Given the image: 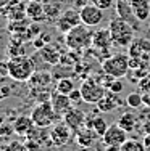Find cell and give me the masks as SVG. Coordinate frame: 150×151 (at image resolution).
Returning a JSON list of instances; mask_svg holds the SVG:
<instances>
[{
  "label": "cell",
  "instance_id": "6da1fadb",
  "mask_svg": "<svg viewBox=\"0 0 150 151\" xmlns=\"http://www.w3.org/2000/svg\"><path fill=\"white\" fill-rule=\"evenodd\" d=\"M108 31L112 35L113 45L116 47L128 48L134 40V26L123 18H113L108 23Z\"/></svg>",
  "mask_w": 150,
  "mask_h": 151
},
{
  "label": "cell",
  "instance_id": "7a4b0ae2",
  "mask_svg": "<svg viewBox=\"0 0 150 151\" xmlns=\"http://www.w3.org/2000/svg\"><path fill=\"white\" fill-rule=\"evenodd\" d=\"M8 69H10V77L16 82H26L36 73V63L33 58L26 55L21 56H13L8 60Z\"/></svg>",
  "mask_w": 150,
  "mask_h": 151
},
{
  "label": "cell",
  "instance_id": "3957f363",
  "mask_svg": "<svg viewBox=\"0 0 150 151\" xmlns=\"http://www.w3.org/2000/svg\"><path fill=\"white\" fill-rule=\"evenodd\" d=\"M92 37H94V32L87 29V26L79 24L65 34V44L71 52H83L92 47Z\"/></svg>",
  "mask_w": 150,
  "mask_h": 151
},
{
  "label": "cell",
  "instance_id": "277c9868",
  "mask_svg": "<svg viewBox=\"0 0 150 151\" xmlns=\"http://www.w3.org/2000/svg\"><path fill=\"white\" fill-rule=\"evenodd\" d=\"M102 73L112 76L115 79H121L129 73V55L116 53L102 61Z\"/></svg>",
  "mask_w": 150,
  "mask_h": 151
},
{
  "label": "cell",
  "instance_id": "5b68a950",
  "mask_svg": "<svg viewBox=\"0 0 150 151\" xmlns=\"http://www.w3.org/2000/svg\"><path fill=\"white\" fill-rule=\"evenodd\" d=\"M31 119H33L34 125H37V127L49 129L53 122L58 119V116H57L55 109H53L52 103L49 100V101L37 103V106H34V109L31 111Z\"/></svg>",
  "mask_w": 150,
  "mask_h": 151
},
{
  "label": "cell",
  "instance_id": "8992f818",
  "mask_svg": "<svg viewBox=\"0 0 150 151\" xmlns=\"http://www.w3.org/2000/svg\"><path fill=\"white\" fill-rule=\"evenodd\" d=\"M79 90H81V93H83L84 103H89V105H97L107 93V88L100 84L97 79H92V77L83 81Z\"/></svg>",
  "mask_w": 150,
  "mask_h": 151
},
{
  "label": "cell",
  "instance_id": "52a82bcc",
  "mask_svg": "<svg viewBox=\"0 0 150 151\" xmlns=\"http://www.w3.org/2000/svg\"><path fill=\"white\" fill-rule=\"evenodd\" d=\"M81 23V15L78 10L74 8H68L65 12L60 15V18L55 21V26L57 29L60 32H63V34H66V32H70L71 29H74L76 26H79Z\"/></svg>",
  "mask_w": 150,
  "mask_h": 151
},
{
  "label": "cell",
  "instance_id": "ba28073f",
  "mask_svg": "<svg viewBox=\"0 0 150 151\" xmlns=\"http://www.w3.org/2000/svg\"><path fill=\"white\" fill-rule=\"evenodd\" d=\"M71 130L65 122H58L52 127L50 130V146H55V148H63L70 143L71 140Z\"/></svg>",
  "mask_w": 150,
  "mask_h": 151
},
{
  "label": "cell",
  "instance_id": "9c48e42d",
  "mask_svg": "<svg viewBox=\"0 0 150 151\" xmlns=\"http://www.w3.org/2000/svg\"><path fill=\"white\" fill-rule=\"evenodd\" d=\"M128 48H129V58H139L145 68H149V63H150V42L149 40L134 39Z\"/></svg>",
  "mask_w": 150,
  "mask_h": 151
},
{
  "label": "cell",
  "instance_id": "30bf717a",
  "mask_svg": "<svg viewBox=\"0 0 150 151\" xmlns=\"http://www.w3.org/2000/svg\"><path fill=\"white\" fill-rule=\"evenodd\" d=\"M79 15H81V23L87 27H95L103 21V10L99 8L94 3L83 6L79 10Z\"/></svg>",
  "mask_w": 150,
  "mask_h": 151
},
{
  "label": "cell",
  "instance_id": "8fae6325",
  "mask_svg": "<svg viewBox=\"0 0 150 151\" xmlns=\"http://www.w3.org/2000/svg\"><path fill=\"white\" fill-rule=\"evenodd\" d=\"M113 45L112 42V35H110L108 29H100L94 32L92 37V48L99 53H103V58H108L110 55V47Z\"/></svg>",
  "mask_w": 150,
  "mask_h": 151
},
{
  "label": "cell",
  "instance_id": "7c38bea8",
  "mask_svg": "<svg viewBox=\"0 0 150 151\" xmlns=\"http://www.w3.org/2000/svg\"><path fill=\"white\" fill-rule=\"evenodd\" d=\"M102 140H103V146H121L128 140V132H124L118 125V122H115V124L108 125Z\"/></svg>",
  "mask_w": 150,
  "mask_h": 151
},
{
  "label": "cell",
  "instance_id": "4fadbf2b",
  "mask_svg": "<svg viewBox=\"0 0 150 151\" xmlns=\"http://www.w3.org/2000/svg\"><path fill=\"white\" fill-rule=\"evenodd\" d=\"M50 103H52V106H53V109H55L58 119H60V117H63L68 111L73 108V103H71L70 96L63 95V93H58V92L50 93Z\"/></svg>",
  "mask_w": 150,
  "mask_h": 151
},
{
  "label": "cell",
  "instance_id": "5bb4252c",
  "mask_svg": "<svg viewBox=\"0 0 150 151\" xmlns=\"http://www.w3.org/2000/svg\"><path fill=\"white\" fill-rule=\"evenodd\" d=\"M121 105H123V100L118 96V93H113L110 90H107L105 96L97 103V109L100 113H112V111L118 109Z\"/></svg>",
  "mask_w": 150,
  "mask_h": 151
},
{
  "label": "cell",
  "instance_id": "9a60e30c",
  "mask_svg": "<svg viewBox=\"0 0 150 151\" xmlns=\"http://www.w3.org/2000/svg\"><path fill=\"white\" fill-rule=\"evenodd\" d=\"M63 122L68 125V127L71 129L73 132H76V130H79L81 127L84 125V119H86V114L83 113L81 109H78V108H71L70 111L65 114V116L62 117Z\"/></svg>",
  "mask_w": 150,
  "mask_h": 151
},
{
  "label": "cell",
  "instance_id": "2e32d148",
  "mask_svg": "<svg viewBox=\"0 0 150 151\" xmlns=\"http://www.w3.org/2000/svg\"><path fill=\"white\" fill-rule=\"evenodd\" d=\"M97 138H100V137L95 134L92 129L81 127L79 130H76V145L81 146V148H84V150L91 148V146L97 142Z\"/></svg>",
  "mask_w": 150,
  "mask_h": 151
},
{
  "label": "cell",
  "instance_id": "e0dca14e",
  "mask_svg": "<svg viewBox=\"0 0 150 151\" xmlns=\"http://www.w3.org/2000/svg\"><path fill=\"white\" fill-rule=\"evenodd\" d=\"M134 18L137 21H147L150 16V2L149 0H131Z\"/></svg>",
  "mask_w": 150,
  "mask_h": 151
},
{
  "label": "cell",
  "instance_id": "ac0fdd59",
  "mask_svg": "<svg viewBox=\"0 0 150 151\" xmlns=\"http://www.w3.org/2000/svg\"><path fill=\"white\" fill-rule=\"evenodd\" d=\"M26 18H29L31 21H47L44 13V3L41 2H29L26 5Z\"/></svg>",
  "mask_w": 150,
  "mask_h": 151
},
{
  "label": "cell",
  "instance_id": "d6986e66",
  "mask_svg": "<svg viewBox=\"0 0 150 151\" xmlns=\"http://www.w3.org/2000/svg\"><path fill=\"white\" fill-rule=\"evenodd\" d=\"M33 127H34V122L31 119V116H20L13 122L15 134H18V135H28L33 130Z\"/></svg>",
  "mask_w": 150,
  "mask_h": 151
},
{
  "label": "cell",
  "instance_id": "ffe728a7",
  "mask_svg": "<svg viewBox=\"0 0 150 151\" xmlns=\"http://www.w3.org/2000/svg\"><path fill=\"white\" fill-rule=\"evenodd\" d=\"M118 125H120L124 132L131 134V132H134L136 127H137V117H136V114H133V113H124V114H121L120 119H118Z\"/></svg>",
  "mask_w": 150,
  "mask_h": 151
},
{
  "label": "cell",
  "instance_id": "44dd1931",
  "mask_svg": "<svg viewBox=\"0 0 150 151\" xmlns=\"http://www.w3.org/2000/svg\"><path fill=\"white\" fill-rule=\"evenodd\" d=\"M39 55H41V58L44 60L45 63L53 64V66L58 64V61L62 60V55H60V53L57 52L52 45H45L44 48H41V50H39Z\"/></svg>",
  "mask_w": 150,
  "mask_h": 151
},
{
  "label": "cell",
  "instance_id": "7402d4cb",
  "mask_svg": "<svg viewBox=\"0 0 150 151\" xmlns=\"http://www.w3.org/2000/svg\"><path fill=\"white\" fill-rule=\"evenodd\" d=\"M44 13H45V18L47 21H53L55 23L57 19L62 15V3L60 2H47L44 3Z\"/></svg>",
  "mask_w": 150,
  "mask_h": 151
},
{
  "label": "cell",
  "instance_id": "603a6c76",
  "mask_svg": "<svg viewBox=\"0 0 150 151\" xmlns=\"http://www.w3.org/2000/svg\"><path fill=\"white\" fill-rule=\"evenodd\" d=\"M74 82L71 77H63V79H58L57 81V85H55V90L58 93H63V95H70L71 92L74 90Z\"/></svg>",
  "mask_w": 150,
  "mask_h": 151
},
{
  "label": "cell",
  "instance_id": "cb8c5ba5",
  "mask_svg": "<svg viewBox=\"0 0 150 151\" xmlns=\"http://www.w3.org/2000/svg\"><path fill=\"white\" fill-rule=\"evenodd\" d=\"M124 103H126L129 108H133V109H139V108H142V106H144V98H142V93L141 92H131V93H128Z\"/></svg>",
  "mask_w": 150,
  "mask_h": 151
},
{
  "label": "cell",
  "instance_id": "d4e9b609",
  "mask_svg": "<svg viewBox=\"0 0 150 151\" xmlns=\"http://www.w3.org/2000/svg\"><path fill=\"white\" fill-rule=\"evenodd\" d=\"M120 151H147L142 142H137L134 138H128L123 145L120 146Z\"/></svg>",
  "mask_w": 150,
  "mask_h": 151
},
{
  "label": "cell",
  "instance_id": "484cf974",
  "mask_svg": "<svg viewBox=\"0 0 150 151\" xmlns=\"http://www.w3.org/2000/svg\"><path fill=\"white\" fill-rule=\"evenodd\" d=\"M107 129H108V124H107V121L103 119V116H95V119H94V127H92V130L97 134L100 138H102L103 135H105V132H107Z\"/></svg>",
  "mask_w": 150,
  "mask_h": 151
},
{
  "label": "cell",
  "instance_id": "4316f807",
  "mask_svg": "<svg viewBox=\"0 0 150 151\" xmlns=\"http://www.w3.org/2000/svg\"><path fill=\"white\" fill-rule=\"evenodd\" d=\"M2 151H28L26 145L21 142H12L8 143V145H5V148H3Z\"/></svg>",
  "mask_w": 150,
  "mask_h": 151
},
{
  "label": "cell",
  "instance_id": "83f0119b",
  "mask_svg": "<svg viewBox=\"0 0 150 151\" xmlns=\"http://www.w3.org/2000/svg\"><path fill=\"white\" fill-rule=\"evenodd\" d=\"M139 88H141V93H150V73L139 81Z\"/></svg>",
  "mask_w": 150,
  "mask_h": 151
},
{
  "label": "cell",
  "instance_id": "f1b7e54d",
  "mask_svg": "<svg viewBox=\"0 0 150 151\" xmlns=\"http://www.w3.org/2000/svg\"><path fill=\"white\" fill-rule=\"evenodd\" d=\"M68 96H70V100H71V103H73V105H79V103L84 101V100H83V93H81L79 88H74V90L71 92Z\"/></svg>",
  "mask_w": 150,
  "mask_h": 151
},
{
  "label": "cell",
  "instance_id": "f546056e",
  "mask_svg": "<svg viewBox=\"0 0 150 151\" xmlns=\"http://www.w3.org/2000/svg\"><path fill=\"white\" fill-rule=\"evenodd\" d=\"M123 88H124L123 81H121V79H115V81H113V84L110 85L108 90H110V92H113V93H118V95H120V93L123 92Z\"/></svg>",
  "mask_w": 150,
  "mask_h": 151
},
{
  "label": "cell",
  "instance_id": "4dcf8cb0",
  "mask_svg": "<svg viewBox=\"0 0 150 151\" xmlns=\"http://www.w3.org/2000/svg\"><path fill=\"white\" fill-rule=\"evenodd\" d=\"M92 3L97 5L99 8H102V10H108V8H112V6H113L115 0H92Z\"/></svg>",
  "mask_w": 150,
  "mask_h": 151
},
{
  "label": "cell",
  "instance_id": "1f68e13d",
  "mask_svg": "<svg viewBox=\"0 0 150 151\" xmlns=\"http://www.w3.org/2000/svg\"><path fill=\"white\" fill-rule=\"evenodd\" d=\"M10 77V69H8V61H0V79Z\"/></svg>",
  "mask_w": 150,
  "mask_h": 151
},
{
  "label": "cell",
  "instance_id": "d6a6232c",
  "mask_svg": "<svg viewBox=\"0 0 150 151\" xmlns=\"http://www.w3.org/2000/svg\"><path fill=\"white\" fill-rule=\"evenodd\" d=\"M13 132H15L13 125H5V124L0 125V137H8V135H12Z\"/></svg>",
  "mask_w": 150,
  "mask_h": 151
},
{
  "label": "cell",
  "instance_id": "836d02e7",
  "mask_svg": "<svg viewBox=\"0 0 150 151\" xmlns=\"http://www.w3.org/2000/svg\"><path fill=\"white\" fill-rule=\"evenodd\" d=\"M26 148L28 151H41V146H39V143L37 142H34V140H26Z\"/></svg>",
  "mask_w": 150,
  "mask_h": 151
},
{
  "label": "cell",
  "instance_id": "e575fe53",
  "mask_svg": "<svg viewBox=\"0 0 150 151\" xmlns=\"http://www.w3.org/2000/svg\"><path fill=\"white\" fill-rule=\"evenodd\" d=\"M0 95L5 96V98H7V96H10V95H12V88H10L8 85H3V87L0 88Z\"/></svg>",
  "mask_w": 150,
  "mask_h": 151
},
{
  "label": "cell",
  "instance_id": "d590c367",
  "mask_svg": "<svg viewBox=\"0 0 150 151\" xmlns=\"http://www.w3.org/2000/svg\"><path fill=\"white\" fill-rule=\"evenodd\" d=\"M141 130L144 132L145 135H147V134H150V119H147V121L144 122V124L141 125Z\"/></svg>",
  "mask_w": 150,
  "mask_h": 151
},
{
  "label": "cell",
  "instance_id": "8d00e7d4",
  "mask_svg": "<svg viewBox=\"0 0 150 151\" xmlns=\"http://www.w3.org/2000/svg\"><path fill=\"white\" fill-rule=\"evenodd\" d=\"M74 3H76L79 8H83V6L89 5V3H92V0H74Z\"/></svg>",
  "mask_w": 150,
  "mask_h": 151
},
{
  "label": "cell",
  "instance_id": "74e56055",
  "mask_svg": "<svg viewBox=\"0 0 150 151\" xmlns=\"http://www.w3.org/2000/svg\"><path fill=\"white\" fill-rule=\"evenodd\" d=\"M142 143H144V146H145V150L150 151V134H147L144 137V140H142Z\"/></svg>",
  "mask_w": 150,
  "mask_h": 151
},
{
  "label": "cell",
  "instance_id": "f35d334b",
  "mask_svg": "<svg viewBox=\"0 0 150 151\" xmlns=\"http://www.w3.org/2000/svg\"><path fill=\"white\" fill-rule=\"evenodd\" d=\"M105 151H120V146H105Z\"/></svg>",
  "mask_w": 150,
  "mask_h": 151
},
{
  "label": "cell",
  "instance_id": "ab89813d",
  "mask_svg": "<svg viewBox=\"0 0 150 151\" xmlns=\"http://www.w3.org/2000/svg\"><path fill=\"white\" fill-rule=\"evenodd\" d=\"M7 2H8V0H0V8H2V6H5Z\"/></svg>",
  "mask_w": 150,
  "mask_h": 151
},
{
  "label": "cell",
  "instance_id": "60d3db41",
  "mask_svg": "<svg viewBox=\"0 0 150 151\" xmlns=\"http://www.w3.org/2000/svg\"><path fill=\"white\" fill-rule=\"evenodd\" d=\"M29 2H41V3H44L45 0H29Z\"/></svg>",
  "mask_w": 150,
  "mask_h": 151
},
{
  "label": "cell",
  "instance_id": "b9f144b4",
  "mask_svg": "<svg viewBox=\"0 0 150 151\" xmlns=\"http://www.w3.org/2000/svg\"><path fill=\"white\" fill-rule=\"evenodd\" d=\"M3 100H5V96H2V95H0V103H2Z\"/></svg>",
  "mask_w": 150,
  "mask_h": 151
},
{
  "label": "cell",
  "instance_id": "7bdbcfd3",
  "mask_svg": "<svg viewBox=\"0 0 150 151\" xmlns=\"http://www.w3.org/2000/svg\"><path fill=\"white\" fill-rule=\"evenodd\" d=\"M3 124V117H0V125H2Z\"/></svg>",
  "mask_w": 150,
  "mask_h": 151
},
{
  "label": "cell",
  "instance_id": "ee69618b",
  "mask_svg": "<svg viewBox=\"0 0 150 151\" xmlns=\"http://www.w3.org/2000/svg\"><path fill=\"white\" fill-rule=\"evenodd\" d=\"M84 151H94V150H91V148H86Z\"/></svg>",
  "mask_w": 150,
  "mask_h": 151
},
{
  "label": "cell",
  "instance_id": "f6af8a7d",
  "mask_svg": "<svg viewBox=\"0 0 150 151\" xmlns=\"http://www.w3.org/2000/svg\"><path fill=\"white\" fill-rule=\"evenodd\" d=\"M15 2H24V0H15Z\"/></svg>",
  "mask_w": 150,
  "mask_h": 151
}]
</instances>
